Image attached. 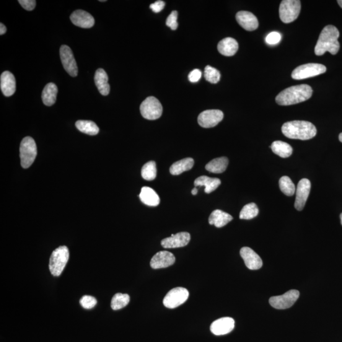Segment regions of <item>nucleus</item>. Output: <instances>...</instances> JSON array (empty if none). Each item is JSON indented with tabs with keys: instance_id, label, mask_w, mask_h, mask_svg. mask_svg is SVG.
<instances>
[{
	"instance_id": "31",
	"label": "nucleus",
	"mask_w": 342,
	"mask_h": 342,
	"mask_svg": "<svg viewBox=\"0 0 342 342\" xmlns=\"http://www.w3.org/2000/svg\"><path fill=\"white\" fill-rule=\"evenodd\" d=\"M130 302V297L128 294L118 293L112 297L111 300V307L114 310L123 309L128 305Z\"/></svg>"
},
{
	"instance_id": "38",
	"label": "nucleus",
	"mask_w": 342,
	"mask_h": 342,
	"mask_svg": "<svg viewBox=\"0 0 342 342\" xmlns=\"http://www.w3.org/2000/svg\"><path fill=\"white\" fill-rule=\"evenodd\" d=\"M281 36L278 32H272L266 36V41L269 45H276L280 41Z\"/></svg>"
},
{
	"instance_id": "23",
	"label": "nucleus",
	"mask_w": 342,
	"mask_h": 342,
	"mask_svg": "<svg viewBox=\"0 0 342 342\" xmlns=\"http://www.w3.org/2000/svg\"><path fill=\"white\" fill-rule=\"evenodd\" d=\"M233 217L221 210H215L210 215L209 222L211 225H214L217 227L226 226L233 220Z\"/></svg>"
},
{
	"instance_id": "33",
	"label": "nucleus",
	"mask_w": 342,
	"mask_h": 342,
	"mask_svg": "<svg viewBox=\"0 0 342 342\" xmlns=\"http://www.w3.org/2000/svg\"><path fill=\"white\" fill-rule=\"evenodd\" d=\"M141 176L147 181L154 180L157 176L156 163L150 161L145 164L141 169Z\"/></svg>"
},
{
	"instance_id": "35",
	"label": "nucleus",
	"mask_w": 342,
	"mask_h": 342,
	"mask_svg": "<svg viewBox=\"0 0 342 342\" xmlns=\"http://www.w3.org/2000/svg\"><path fill=\"white\" fill-rule=\"evenodd\" d=\"M204 77L206 81L212 84H216L221 79V73L218 70L207 66L205 68Z\"/></svg>"
},
{
	"instance_id": "9",
	"label": "nucleus",
	"mask_w": 342,
	"mask_h": 342,
	"mask_svg": "<svg viewBox=\"0 0 342 342\" xmlns=\"http://www.w3.org/2000/svg\"><path fill=\"white\" fill-rule=\"evenodd\" d=\"M189 292L187 289L182 287L175 288L165 295L163 304L165 307L175 309L180 306L188 300Z\"/></svg>"
},
{
	"instance_id": "20",
	"label": "nucleus",
	"mask_w": 342,
	"mask_h": 342,
	"mask_svg": "<svg viewBox=\"0 0 342 342\" xmlns=\"http://www.w3.org/2000/svg\"><path fill=\"white\" fill-rule=\"evenodd\" d=\"M0 87L3 94L6 97H10L14 94L16 90V81L11 72L9 71L3 72L0 78Z\"/></svg>"
},
{
	"instance_id": "42",
	"label": "nucleus",
	"mask_w": 342,
	"mask_h": 342,
	"mask_svg": "<svg viewBox=\"0 0 342 342\" xmlns=\"http://www.w3.org/2000/svg\"><path fill=\"white\" fill-rule=\"evenodd\" d=\"M7 32V27L2 23L0 24V35H4Z\"/></svg>"
},
{
	"instance_id": "17",
	"label": "nucleus",
	"mask_w": 342,
	"mask_h": 342,
	"mask_svg": "<svg viewBox=\"0 0 342 342\" xmlns=\"http://www.w3.org/2000/svg\"><path fill=\"white\" fill-rule=\"evenodd\" d=\"M235 328V321L232 318L218 319L211 324V331L215 335H224L232 331Z\"/></svg>"
},
{
	"instance_id": "40",
	"label": "nucleus",
	"mask_w": 342,
	"mask_h": 342,
	"mask_svg": "<svg viewBox=\"0 0 342 342\" xmlns=\"http://www.w3.org/2000/svg\"><path fill=\"white\" fill-rule=\"evenodd\" d=\"M202 77V72L199 69H194L188 75V79L191 82H197Z\"/></svg>"
},
{
	"instance_id": "25",
	"label": "nucleus",
	"mask_w": 342,
	"mask_h": 342,
	"mask_svg": "<svg viewBox=\"0 0 342 342\" xmlns=\"http://www.w3.org/2000/svg\"><path fill=\"white\" fill-rule=\"evenodd\" d=\"M139 196L142 203L148 206L156 207L160 204L159 196L151 188L142 187Z\"/></svg>"
},
{
	"instance_id": "39",
	"label": "nucleus",
	"mask_w": 342,
	"mask_h": 342,
	"mask_svg": "<svg viewBox=\"0 0 342 342\" xmlns=\"http://www.w3.org/2000/svg\"><path fill=\"white\" fill-rule=\"evenodd\" d=\"M19 3L24 9L28 11L35 9L36 5L35 0H19Z\"/></svg>"
},
{
	"instance_id": "29",
	"label": "nucleus",
	"mask_w": 342,
	"mask_h": 342,
	"mask_svg": "<svg viewBox=\"0 0 342 342\" xmlns=\"http://www.w3.org/2000/svg\"><path fill=\"white\" fill-rule=\"evenodd\" d=\"M270 148L274 154L282 158L289 157L293 153L292 147L284 141H274Z\"/></svg>"
},
{
	"instance_id": "46",
	"label": "nucleus",
	"mask_w": 342,
	"mask_h": 342,
	"mask_svg": "<svg viewBox=\"0 0 342 342\" xmlns=\"http://www.w3.org/2000/svg\"><path fill=\"white\" fill-rule=\"evenodd\" d=\"M341 224L342 225V213L340 214Z\"/></svg>"
},
{
	"instance_id": "37",
	"label": "nucleus",
	"mask_w": 342,
	"mask_h": 342,
	"mask_svg": "<svg viewBox=\"0 0 342 342\" xmlns=\"http://www.w3.org/2000/svg\"><path fill=\"white\" fill-rule=\"evenodd\" d=\"M178 16V13L177 11H173L170 13L169 17H167L166 20V25L169 27L172 30H176L178 27V23L177 22Z\"/></svg>"
},
{
	"instance_id": "36",
	"label": "nucleus",
	"mask_w": 342,
	"mask_h": 342,
	"mask_svg": "<svg viewBox=\"0 0 342 342\" xmlns=\"http://www.w3.org/2000/svg\"><path fill=\"white\" fill-rule=\"evenodd\" d=\"M80 304L86 309H91L97 304V300L95 297L90 295H84L80 300Z\"/></svg>"
},
{
	"instance_id": "13",
	"label": "nucleus",
	"mask_w": 342,
	"mask_h": 342,
	"mask_svg": "<svg viewBox=\"0 0 342 342\" xmlns=\"http://www.w3.org/2000/svg\"><path fill=\"white\" fill-rule=\"evenodd\" d=\"M311 183L307 179H302L298 183L296 190L295 207L297 211H301L304 208L308 197H309Z\"/></svg>"
},
{
	"instance_id": "44",
	"label": "nucleus",
	"mask_w": 342,
	"mask_h": 342,
	"mask_svg": "<svg viewBox=\"0 0 342 342\" xmlns=\"http://www.w3.org/2000/svg\"><path fill=\"white\" fill-rule=\"evenodd\" d=\"M337 2H338V5H340V7L342 9V0H338V1H337Z\"/></svg>"
},
{
	"instance_id": "14",
	"label": "nucleus",
	"mask_w": 342,
	"mask_h": 342,
	"mask_svg": "<svg viewBox=\"0 0 342 342\" xmlns=\"http://www.w3.org/2000/svg\"><path fill=\"white\" fill-rule=\"evenodd\" d=\"M191 236L187 232L178 233L162 240L161 245L165 248H175L185 247L190 242Z\"/></svg>"
},
{
	"instance_id": "7",
	"label": "nucleus",
	"mask_w": 342,
	"mask_h": 342,
	"mask_svg": "<svg viewBox=\"0 0 342 342\" xmlns=\"http://www.w3.org/2000/svg\"><path fill=\"white\" fill-rule=\"evenodd\" d=\"M326 67L320 64H306L297 67L292 72V77L294 79L301 80L317 76L325 73Z\"/></svg>"
},
{
	"instance_id": "3",
	"label": "nucleus",
	"mask_w": 342,
	"mask_h": 342,
	"mask_svg": "<svg viewBox=\"0 0 342 342\" xmlns=\"http://www.w3.org/2000/svg\"><path fill=\"white\" fill-rule=\"evenodd\" d=\"M281 131L287 138L300 140L312 139L317 133L315 126L305 121L287 122L282 126Z\"/></svg>"
},
{
	"instance_id": "19",
	"label": "nucleus",
	"mask_w": 342,
	"mask_h": 342,
	"mask_svg": "<svg viewBox=\"0 0 342 342\" xmlns=\"http://www.w3.org/2000/svg\"><path fill=\"white\" fill-rule=\"evenodd\" d=\"M238 24L244 30L248 31H253L259 27L258 18L250 12L240 11L236 15Z\"/></svg>"
},
{
	"instance_id": "1",
	"label": "nucleus",
	"mask_w": 342,
	"mask_h": 342,
	"mask_svg": "<svg viewBox=\"0 0 342 342\" xmlns=\"http://www.w3.org/2000/svg\"><path fill=\"white\" fill-rule=\"evenodd\" d=\"M339 37L340 33L336 27L329 25L324 28L315 46L316 55L321 56L326 51L336 55L340 50V43L338 40Z\"/></svg>"
},
{
	"instance_id": "22",
	"label": "nucleus",
	"mask_w": 342,
	"mask_h": 342,
	"mask_svg": "<svg viewBox=\"0 0 342 342\" xmlns=\"http://www.w3.org/2000/svg\"><path fill=\"white\" fill-rule=\"evenodd\" d=\"M108 81L107 72L103 69H98L95 75V82L100 94L103 96H107L110 93V88Z\"/></svg>"
},
{
	"instance_id": "27",
	"label": "nucleus",
	"mask_w": 342,
	"mask_h": 342,
	"mask_svg": "<svg viewBox=\"0 0 342 342\" xmlns=\"http://www.w3.org/2000/svg\"><path fill=\"white\" fill-rule=\"evenodd\" d=\"M194 165L192 158H185L174 163L170 167V173L174 176L181 175V173L190 170Z\"/></svg>"
},
{
	"instance_id": "4",
	"label": "nucleus",
	"mask_w": 342,
	"mask_h": 342,
	"mask_svg": "<svg viewBox=\"0 0 342 342\" xmlns=\"http://www.w3.org/2000/svg\"><path fill=\"white\" fill-rule=\"evenodd\" d=\"M69 259V251L66 246H61L51 253L49 269L53 276H59L63 272Z\"/></svg>"
},
{
	"instance_id": "6",
	"label": "nucleus",
	"mask_w": 342,
	"mask_h": 342,
	"mask_svg": "<svg viewBox=\"0 0 342 342\" xmlns=\"http://www.w3.org/2000/svg\"><path fill=\"white\" fill-rule=\"evenodd\" d=\"M301 10L299 0H284L279 6V14L281 21L285 24L294 22L297 19Z\"/></svg>"
},
{
	"instance_id": "18",
	"label": "nucleus",
	"mask_w": 342,
	"mask_h": 342,
	"mask_svg": "<svg viewBox=\"0 0 342 342\" xmlns=\"http://www.w3.org/2000/svg\"><path fill=\"white\" fill-rule=\"evenodd\" d=\"M72 24L81 28H91L95 25V19L92 15L82 10H77L71 15Z\"/></svg>"
},
{
	"instance_id": "15",
	"label": "nucleus",
	"mask_w": 342,
	"mask_h": 342,
	"mask_svg": "<svg viewBox=\"0 0 342 342\" xmlns=\"http://www.w3.org/2000/svg\"><path fill=\"white\" fill-rule=\"evenodd\" d=\"M240 255L244 261L245 266L250 270H258L263 266V261L260 256L252 248L247 247L241 248Z\"/></svg>"
},
{
	"instance_id": "32",
	"label": "nucleus",
	"mask_w": 342,
	"mask_h": 342,
	"mask_svg": "<svg viewBox=\"0 0 342 342\" xmlns=\"http://www.w3.org/2000/svg\"><path fill=\"white\" fill-rule=\"evenodd\" d=\"M279 188L285 195L291 196L294 195L296 188L291 179L288 176H283L279 181Z\"/></svg>"
},
{
	"instance_id": "8",
	"label": "nucleus",
	"mask_w": 342,
	"mask_h": 342,
	"mask_svg": "<svg viewBox=\"0 0 342 342\" xmlns=\"http://www.w3.org/2000/svg\"><path fill=\"white\" fill-rule=\"evenodd\" d=\"M163 108L159 100L154 97L146 98L140 105V112L148 120H156L161 117Z\"/></svg>"
},
{
	"instance_id": "26",
	"label": "nucleus",
	"mask_w": 342,
	"mask_h": 342,
	"mask_svg": "<svg viewBox=\"0 0 342 342\" xmlns=\"http://www.w3.org/2000/svg\"><path fill=\"white\" fill-rule=\"evenodd\" d=\"M57 93H58V88L55 84L50 82L46 84L42 93V100L44 104L46 106L55 104Z\"/></svg>"
},
{
	"instance_id": "43",
	"label": "nucleus",
	"mask_w": 342,
	"mask_h": 342,
	"mask_svg": "<svg viewBox=\"0 0 342 342\" xmlns=\"http://www.w3.org/2000/svg\"><path fill=\"white\" fill-rule=\"evenodd\" d=\"M197 193H198V190L197 188H196V187L194 188L192 191H191V193H192V195H196V194H197Z\"/></svg>"
},
{
	"instance_id": "34",
	"label": "nucleus",
	"mask_w": 342,
	"mask_h": 342,
	"mask_svg": "<svg viewBox=\"0 0 342 342\" xmlns=\"http://www.w3.org/2000/svg\"><path fill=\"white\" fill-rule=\"evenodd\" d=\"M259 214V209L255 203H250L243 207L240 213V219L250 220Z\"/></svg>"
},
{
	"instance_id": "28",
	"label": "nucleus",
	"mask_w": 342,
	"mask_h": 342,
	"mask_svg": "<svg viewBox=\"0 0 342 342\" xmlns=\"http://www.w3.org/2000/svg\"><path fill=\"white\" fill-rule=\"evenodd\" d=\"M228 159L227 157L216 158L209 162L206 165V169L212 173L220 174L224 173L227 169Z\"/></svg>"
},
{
	"instance_id": "12",
	"label": "nucleus",
	"mask_w": 342,
	"mask_h": 342,
	"mask_svg": "<svg viewBox=\"0 0 342 342\" xmlns=\"http://www.w3.org/2000/svg\"><path fill=\"white\" fill-rule=\"evenodd\" d=\"M224 118V113L219 110H207L200 113L198 118L199 125L204 128H214Z\"/></svg>"
},
{
	"instance_id": "30",
	"label": "nucleus",
	"mask_w": 342,
	"mask_h": 342,
	"mask_svg": "<svg viewBox=\"0 0 342 342\" xmlns=\"http://www.w3.org/2000/svg\"><path fill=\"white\" fill-rule=\"evenodd\" d=\"M76 126L79 131L88 134V135H97L100 131L99 128L97 124L92 121L80 120L77 121Z\"/></svg>"
},
{
	"instance_id": "10",
	"label": "nucleus",
	"mask_w": 342,
	"mask_h": 342,
	"mask_svg": "<svg viewBox=\"0 0 342 342\" xmlns=\"http://www.w3.org/2000/svg\"><path fill=\"white\" fill-rule=\"evenodd\" d=\"M300 296L297 290H291L279 296L272 297L269 299V304L276 309H286L291 307Z\"/></svg>"
},
{
	"instance_id": "45",
	"label": "nucleus",
	"mask_w": 342,
	"mask_h": 342,
	"mask_svg": "<svg viewBox=\"0 0 342 342\" xmlns=\"http://www.w3.org/2000/svg\"><path fill=\"white\" fill-rule=\"evenodd\" d=\"M339 140L342 142V133L339 134Z\"/></svg>"
},
{
	"instance_id": "41",
	"label": "nucleus",
	"mask_w": 342,
	"mask_h": 342,
	"mask_svg": "<svg viewBox=\"0 0 342 342\" xmlns=\"http://www.w3.org/2000/svg\"><path fill=\"white\" fill-rule=\"evenodd\" d=\"M165 4L163 1H157L150 5V8L152 10V11L155 13H159L161 12L165 7Z\"/></svg>"
},
{
	"instance_id": "21",
	"label": "nucleus",
	"mask_w": 342,
	"mask_h": 342,
	"mask_svg": "<svg viewBox=\"0 0 342 342\" xmlns=\"http://www.w3.org/2000/svg\"><path fill=\"white\" fill-rule=\"evenodd\" d=\"M217 50L222 55L232 56L237 52L238 43L234 38H226L218 43Z\"/></svg>"
},
{
	"instance_id": "11",
	"label": "nucleus",
	"mask_w": 342,
	"mask_h": 342,
	"mask_svg": "<svg viewBox=\"0 0 342 342\" xmlns=\"http://www.w3.org/2000/svg\"><path fill=\"white\" fill-rule=\"evenodd\" d=\"M60 56L64 68L67 73L72 77L77 76L78 68L71 49L68 46L62 45L60 49Z\"/></svg>"
},
{
	"instance_id": "5",
	"label": "nucleus",
	"mask_w": 342,
	"mask_h": 342,
	"mask_svg": "<svg viewBox=\"0 0 342 342\" xmlns=\"http://www.w3.org/2000/svg\"><path fill=\"white\" fill-rule=\"evenodd\" d=\"M37 155L36 142L31 137H25L22 139L20 146V157L21 165L27 169L35 162Z\"/></svg>"
},
{
	"instance_id": "24",
	"label": "nucleus",
	"mask_w": 342,
	"mask_h": 342,
	"mask_svg": "<svg viewBox=\"0 0 342 342\" xmlns=\"http://www.w3.org/2000/svg\"><path fill=\"white\" fill-rule=\"evenodd\" d=\"M221 184V181L219 179L209 178L206 176H202L196 178L194 182L195 187L204 186L205 192L206 193H211L212 191L216 190Z\"/></svg>"
},
{
	"instance_id": "16",
	"label": "nucleus",
	"mask_w": 342,
	"mask_h": 342,
	"mask_svg": "<svg viewBox=\"0 0 342 342\" xmlns=\"http://www.w3.org/2000/svg\"><path fill=\"white\" fill-rule=\"evenodd\" d=\"M175 261V256L172 253L160 251L153 256L150 261V266L154 269L165 268L173 265Z\"/></svg>"
},
{
	"instance_id": "2",
	"label": "nucleus",
	"mask_w": 342,
	"mask_h": 342,
	"mask_svg": "<svg viewBox=\"0 0 342 342\" xmlns=\"http://www.w3.org/2000/svg\"><path fill=\"white\" fill-rule=\"evenodd\" d=\"M312 88L307 84H300L287 88L276 97L279 105L289 106L305 102L312 97Z\"/></svg>"
}]
</instances>
